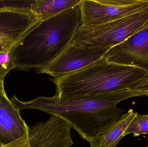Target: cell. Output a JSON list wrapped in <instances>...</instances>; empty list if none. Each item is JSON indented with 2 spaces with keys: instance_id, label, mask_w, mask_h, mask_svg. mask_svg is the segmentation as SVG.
<instances>
[{
  "instance_id": "obj_1",
  "label": "cell",
  "mask_w": 148,
  "mask_h": 147,
  "mask_svg": "<svg viewBox=\"0 0 148 147\" xmlns=\"http://www.w3.org/2000/svg\"><path fill=\"white\" fill-rule=\"evenodd\" d=\"M142 94L126 90L97 96L59 98L41 96L28 102H22L15 96L10 101L19 110L32 109L56 116L67 123L84 140L89 142L104 132L121 118L123 110L120 102Z\"/></svg>"
},
{
  "instance_id": "obj_2",
  "label": "cell",
  "mask_w": 148,
  "mask_h": 147,
  "mask_svg": "<svg viewBox=\"0 0 148 147\" xmlns=\"http://www.w3.org/2000/svg\"><path fill=\"white\" fill-rule=\"evenodd\" d=\"M82 25L79 6L41 20L12 48L16 68L43 67L70 45Z\"/></svg>"
},
{
  "instance_id": "obj_3",
  "label": "cell",
  "mask_w": 148,
  "mask_h": 147,
  "mask_svg": "<svg viewBox=\"0 0 148 147\" xmlns=\"http://www.w3.org/2000/svg\"><path fill=\"white\" fill-rule=\"evenodd\" d=\"M147 72L102 58L81 70L50 80L56 86L58 98L97 96L127 90Z\"/></svg>"
},
{
  "instance_id": "obj_4",
  "label": "cell",
  "mask_w": 148,
  "mask_h": 147,
  "mask_svg": "<svg viewBox=\"0 0 148 147\" xmlns=\"http://www.w3.org/2000/svg\"><path fill=\"white\" fill-rule=\"evenodd\" d=\"M147 28L148 7L109 22L81 25L71 44L80 48H111Z\"/></svg>"
},
{
  "instance_id": "obj_5",
  "label": "cell",
  "mask_w": 148,
  "mask_h": 147,
  "mask_svg": "<svg viewBox=\"0 0 148 147\" xmlns=\"http://www.w3.org/2000/svg\"><path fill=\"white\" fill-rule=\"evenodd\" d=\"M82 25L112 21L148 7V0H82Z\"/></svg>"
},
{
  "instance_id": "obj_6",
  "label": "cell",
  "mask_w": 148,
  "mask_h": 147,
  "mask_svg": "<svg viewBox=\"0 0 148 147\" xmlns=\"http://www.w3.org/2000/svg\"><path fill=\"white\" fill-rule=\"evenodd\" d=\"M108 47L80 48L69 45L55 59L43 67L36 69L38 74L61 77L81 70L103 57Z\"/></svg>"
},
{
  "instance_id": "obj_7",
  "label": "cell",
  "mask_w": 148,
  "mask_h": 147,
  "mask_svg": "<svg viewBox=\"0 0 148 147\" xmlns=\"http://www.w3.org/2000/svg\"><path fill=\"white\" fill-rule=\"evenodd\" d=\"M41 20L31 10L0 9V53L12 49Z\"/></svg>"
},
{
  "instance_id": "obj_8",
  "label": "cell",
  "mask_w": 148,
  "mask_h": 147,
  "mask_svg": "<svg viewBox=\"0 0 148 147\" xmlns=\"http://www.w3.org/2000/svg\"><path fill=\"white\" fill-rule=\"evenodd\" d=\"M103 58L110 63L135 66L148 71V28L110 48Z\"/></svg>"
},
{
  "instance_id": "obj_9",
  "label": "cell",
  "mask_w": 148,
  "mask_h": 147,
  "mask_svg": "<svg viewBox=\"0 0 148 147\" xmlns=\"http://www.w3.org/2000/svg\"><path fill=\"white\" fill-rule=\"evenodd\" d=\"M7 95H0V143L8 145L27 134L29 127Z\"/></svg>"
},
{
  "instance_id": "obj_10",
  "label": "cell",
  "mask_w": 148,
  "mask_h": 147,
  "mask_svg": "<svg viewBox=\"0 0 148 147\" xmlns=\"http://www.w3.org/2000/svg\"><path fill=\"white\" fill-rule=\"evenodd\" d=\"M130 109L119 120L89 142L90 147H117L132 120L138 114Z\"/></svg>"
},
{
  "instance_id": "obj_11",
  "label": "cell",
  "mask_w": 148,
  "mask_h": 147,
  "mask_svg": "<svg viewBox=\"0 0 148 147\" xmlns=\"http://www.w3.org/2000/svg\"><path fill=\"white\" fill-rule=\"evenodd\" d=\"M82 0H36L31 11L42 20L78 7Z\"/></svg>"
},
{
  "instance_id": "obj_12",
  "label": "cell",
  "mask_w": 148,
  "mask_h": 147,
  "mask_svg": "<svg viewBox=\"0 0 148 147\" xmlns=\"http://www.w3.org/2000/svg\"><path fill=\"white\" fill-rule=\"evenodd\" d=\"M131 133L133 134L134 137L141 135H148V115H136L125 132V135Z\"/></svg>"
},
{
  "instance_id": "obj_13",
  "label": "cell",
  "mask_w": 148,
  "mask_h": 147,
  "mask_svg": "<svg viewBox=\"0 0 148 147\" xmlns=\"http://www.w3.org/2000/svg\"><path fill=\"white\" fill-rule=\"evenodd\" d=\"M16 68L12 55V48L0 53V80L3 81L10 71Z\"/></svg>"
},
{
  "instance_id": "obj_14",
  "label": "cell",
  "mask_w": 148,
  "mask_h": 147,
  "mask_svg": "<svg viewBox=\"0 0 148 147\" xmlns=\"http://www.w3.org/2000/svg\"><path fill=\"white\" fill-rule=\"evenodd\" d=\"M36 0H0V9L14 8L31 10Z\"/></svg>"
},
{
  "instance_id": "obj_15",
  "label": "cell",
  "mask_w": 148,
  "mask_h": 147,
  "mask_svg": "<svg viewBox=\"0 0 148 147\" xmlns=\"http://www.w3.org/2000/svg\"><path fill=\"white\" fill-rule=\"evenodd\" d=\"M127 90L147 96L148 94V71L142 77L133 84Z\"/></svg>"
},
{
  "instance_id": "obj_16",
  "label": "cell",
  "mask_w": 148,
  "mask_h": 147,
  "mask_svg": "<svg viewBox=\"0 0 148 147\" xmlns=\"http://www.w3.org/2000/svg\"><path fill=\"white\" fill-rule=\"evenodd\" d=\"M31 138V133L29 129L27 133L24 136L8 145L1 147H30Z\"/></svg>"
},
{
  "instance_id": "obj_17",
  "label": "cell",
  "mask_w": 148,
  "mask_h": 147,
  "mask_svg": "<svg viewBox=\"0 0 148 147\" xmlns=\"http://www.w3.org/2000/svg\"><path fill=\"white\" fill-rule=\"evenodd\" d=\"M0 95H7L4 90L3 81L0 80Z\"/></svg>"
},
{
  "instance_id": "obj_18",
  "label": "cell",
  "mask_w": 148,
  "mask_h": 147,
  "mask_svg": "<svg viewBox=\"0 0 148 147\" xmlns=\"http://www.w3.org/2000/svg\"><path fill=\"white\" fill-rule=\"evenodd\" d=\"M3 146V145H2V144H1V143H0V147H1L2 146Z\"/></svg>"
},
{
  "instance_id": "obj_19",
  "label": "cell",
  "mask_w": 148,
  "mask_h": 147,
  "mask_svg": "<svg viewBox=\"0 0 148 147\" xmlns=\"http://www.w3.org/2000/svg\"><path fill=\"white\" fill-rule=\"evenodd\" d=\"M147 96L148 97V94H147Z\"/></svg>"
},
{
  "instance_id": "obj_20",
  "label": "cell",
  "mask_w": 148,
  "mask_h": 147,
  "mask_svg": "<svg viewBox=\"0 0 148 147\" xmlns=\"http://www.w3.org/2000/svg\"><path fill=\"white\" fill-rule=\"evenodd\" d=\"M147 147H148V146H147Z\"/></svg>"
}]
</instances>
